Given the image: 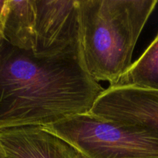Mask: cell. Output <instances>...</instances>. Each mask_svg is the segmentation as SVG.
<instances>
[{
    "mask_svg": "<svg viewBox=\"0 0 158 158\" xmlns=\"http://www.w3.org/2000/svg\"><path fill=\"white\" fill-rule=\"evenodd\" d=\"M104 89L80 53L40 58L0 40V130L46 127L89 112Z\"/></svg>",
    "mask_w": 158,
    "mask_h": 158,
    "instance_id": "cell-1",
    "label": "cell"
},
{
    "mask_svg": "<svg viewBox=\"0 0 158 158\" xmlns=\"http://www.w3.org/2000/svg\"><path fill=\"white\" fill-rule=\"evenodd\" d=\"M83 64L110 86L128 71L139 36L158 0H77Z\"/></svg>",
    "mask_w": 158,
    "mask_h": 158,
    "instance_id": "cell-2",
    "label": "cell"
},
{
    "mask_svg": "<svg viewBox=\"0 0 158 158\" xmlns=\"http://www.w3.org/2000/svg\"><path fill=\"white\" fill-rule=\"evenodd\" d=\"M44 127L86 158H158V136L89 112Z\"/></svg>",
    "mask_w": 158,
    "mask_h": 158,
    "instance_id": "cell-3",
    "label": "cell"
},
{
    "mask_svg": "<svg viewBox=\"0 0 158 158\" xmlns=\"http://www.w3.org/2000/svg\"><path fill=\"white\" fill-rule=\"evenodd\" d=\"M32 52L40 58L80 53L77 0H35Z\"/></svg>",
    "mask_w": 158,
    "mask_h": 158,
    "instance_id": "cell-4",
    "label": "cell"
},
{
    "mask_svg": "<svg viewBox=\"0 0 158 158\" xmlns=\"http://www.w3.org/2000/svg\"><path fill=\"white\" fill-rule=\"evenodd\" d=\"M94 115L158 136V90L134 86H109L89 110Z\"/></svg>",
    "mask_w": 158,
    "mask_h": 158,
    "instance_id": "cell-5",
    "label": "cell"
},
{
    "mask_svg": "<svg viewBox=\"0 0 158 158\" xmlns=\"http://www.w3.org/2000/svg\"><path fill=\"white\" fill-rule=\"evenodd\" d=\"M0 153L6 158H86L69 142L41 126L0 130Z\"/></svg>",
    "mask_w": 158,
    "mask_h": 158,
    "instance_id": "cell-6",
    "label": "cell"
},
{
    "mask_svg": "<svg viewBox=\"0 0 158 158\" xmlns=\"http://www.w3.org/2000/svg\"><path fill=\"white\" fill-rule=\"evenodd\" d=\"M35 0H8L3 39L15 48L32 51L35 38Z\"/></svg>",
    "mask_w": 158,
    "mask_h": 158,
    "instance_id": "cell-7",
    "label": "cell"
},
{
    "mask_svg": "<svg viewBox=\"0 0 158 158\" xmlns=\"http://www.w3.org/2000/svg\"><path fill=\"white\" fill-rule=\"evenodd\" d=\"M110 86H134L158 90V33L127 72Z\"/></svg>",
    "mask_w": 158,
    "mask_h": 158,
    "instance_id": "cell-8",
    "label": "cell"
},
{
    "mask_svg": "<svg viewBox=\"0 0 158 158\" xmlns=\"http://www.w3.org/2000/svg\"><path fill=\"white\" fill-rule=\"evenodd\" d=\"M8 8V0H0V31H2L3 24Z\"/></svg>",
    "mask_w": 158,
    "mask_h": 158,
    "instance_id": "cell-9",
    "label": "cell"
},
{
    "mask_svg": "<svg viewBox=\"0 0 158 158\" xmlns=\"http://www.w3.org/2000/svg\"><path fill=\"white\" fill-rule=\"evenodd\" d=\"M2 39H3V35L2 34L1 31H0V40H2Z\"/></svg>",
    "mask_w": 158,
    "mask_h": 158,
    "instance_id": "cell-10",
    "label": "cell"
},
{
    "mask_svg": "<svg viewBox=\"0 0 158 158\" xmlns=\"http://www.w3.org/2000/svg\"><path fill=\"white\" fill-rule=\"evenodd\" d=\"M0 158H6V157H4V156H3L2 154L1 153H0Z\"/></svg>",
    "mask_w": 158,
    "mask_h": 158,
    "instance_id": "cell-11",
    "label": "cell"
}]
</instances>
